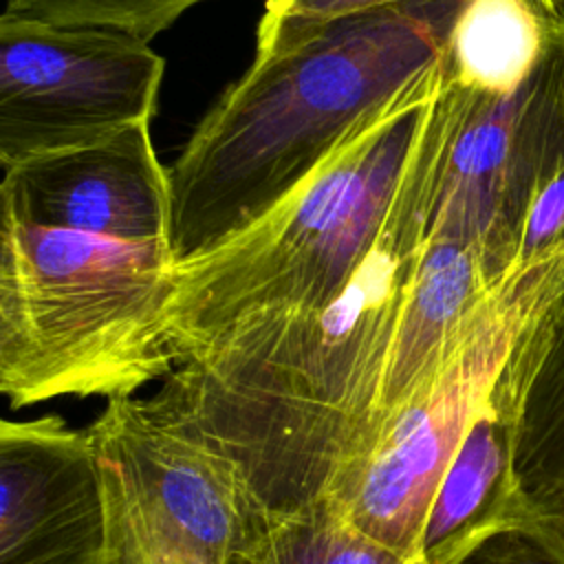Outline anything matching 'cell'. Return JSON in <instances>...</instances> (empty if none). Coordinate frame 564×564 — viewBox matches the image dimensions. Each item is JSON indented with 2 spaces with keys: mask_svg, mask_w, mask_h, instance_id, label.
<instances>
[{
  "mask_svg": "<svg viewBox=\"0 0 564 564\" xmlns=\"http://www.w3.org/2000/svg\"><path fill=\"white\" fill-rule=\"evenodd\" d=\"M443 62L379 240L324 311L236 322L176 357L156 397L238 474L267 522L341 509L381 434L390 352L419 264L463 86Z\"/></svg>",
  "mask_w": 564,
  "mask_h": 564,
  "instance_id": "1",
  "label": "cell"
},
{
  "mask_svg": "<svg viewBox=\"0 0 564 564\" xmlns=\"http://www.w3.org/2000/svg\"><path fill=\"white\" fill-rule=\"evenodd\" d=\"M465 2L359 11L280 55L253 57L167 170L174 267L267 216L359 123L432 70Z\"/></svg>",
  "mask_w": 564,
  "mask_h": 564,
  "instance_id": "2",
  "label": "cell"
},
{
  "mask_svg": "<svg viewBox=\"0 0 564 564\" xmlns=\"http://www.w3.org/2000/svg\"><path fill=\"white\" fill-rule=\"evenodd\" d=\"M441 73L443 59L359 123L258 223L174 267V361L236 322L324 311L348 289L379 240Z\"/></svg>",
  "mask_w": 564,
  "mask_h": 564,
  "instance_id": "3",
  "label": "cell"
},
{
  "mask_svg": "<svg viewBox=\"0 0 564 564\" xmlns=\"http://www.w3.org/2000/svg\"><path fill=\"white\" fill-rule=\"evenodd\" d=\"M167 242H123L0 214V390L11 408L130 397L174 368Z\"/></svg>",
  "mask_w": 564,
  "mask_h": 564,
  "instance_id": "4",
  "label": "cell"
},
{
  "mask_svg": "<svg viewBox=\"0 0 564 564\" xmlns=\"http://www.w3.org/2000/svg\"><path fill=\"white\" fill-rule=\"evenodd\" d=\"M427 236L474 247L498 284L564 275V18L513 93L463 86Z\"/></svg>",
  "mask_w": 564,
  "mask_h": 564,
  "instance_id": "5",
  "label": "cell"
},
{
  "mask_svg": "<svg viewBox=\"0 0 564 564\" xmlns=\"http://www.w3.org/2000/svg\"><path fill=\"white\" fill-rule=\"evenodd\" d=\"M101 564H229L249 529L236 469L156 394L108 399L88 427Z\"/></svg>",
  "mask_w": 564,
  "mask_h": 564,
  "instance_id": "6",
  "label": "cell"
},
{
  "mask_svg": "<svg viewBox=\"0 0 564 564\" xmlns=\"http://www.w3.org/2000/svg\"><path fill=\"white\" fill-rule=\"evenodd\" d=\"M163 70V57L130 33L2 11V170L150 123Z\"/></svg>",
  "mask_w": 564,
  "mask_h": 564,
  "instance_id": "7",
  "label": "cell"
},
{
  "mask_svg": "<svg viewBox=\"0 0 564 564\" xmlns=\"http://www.w3.org/2000/svg\"><path fill=\"white\" fill-rule=\"evenodd\" d=\"M544 295L540 275L507 289L438 370L390 414L339 509L359 531L416 564L434 491L496 390L520 333L544 308Z\"/></svg>",
  "mask_w": 564,
  "mask_h": 564,
  "instance_id": "8",
  "label": "cell"
},
{
  "mask_svg": "<svg viewBox=\"0 0 564 564\" xmlns=\"http://www.w3.org/2000/svg\"><path fill=\"white\" fill-rule=\"evenodd\" d=\"M0 207L2 216L29 225L167 242L170 172L156 156L150 123H134L90 145L4 167Z\"/></svg>",
  "mask_w": 564,
  "mask_h": 564,
  "instance_id": "9",
  "label": "cell"
},
{
  "mask_svg": "<svg viewBox=\"0 0 564 564\" xmlns=\"http://www.w3.org/2000/svg\"><path fill=\"white\" fill-rule=\"evenodd\" d=\"M104 505L88 427L0 423V564H101Z\"/></svg>",
  "mask_w": 564,
  "mask_h": 564,
  "instance_id": "10",
  "label": "cell"
},
{
  "mask_svg": "<svg viewBox=\"0 0 564 564\" xmlns=\"http://www.w3.org/2000/svg\"><path fill=\"white\" fill-rule=\"evenodd\" d=\"M529 511L516 467L513 401L498 381L434 491L416 564H463L491 538L520 531Z\"/></svg>",
  "mask_w": 564,
  "mask_h": 564,
  "instance_id": "11",
  "label": "cell"
},
{
  "mask_svg": "<svg viewBox=\"0 0 564 564\" xmlns=\"http://www.w3.org/2000/svg\"><path fill=\"white\" fill-rule=\"evenodd\" d=\"M513 284H498L474 247L425 238L390 352L381 430Z\"/></svg>",
  "mask_w": 564,
  "mask_h": 564,
  "instance_id": "12",
  "label": "cell"
},
{
  "mask_svg": "<svg viewBox=\"0 0 564 564\" xmlns=\"http://www.w3.org/2000/svg\"><path fill=\"white\" fill-rule=\"evenodd\" d=\"M516 412V467L529 496L564 469V293L520 333L502 372Z\"/></svg>",
  "mask_w": 564,
  "mask_h": 564,
  "instance_id": "13",
  "label": "cell"
},
{
  "mask_svg": "<svg viewBox=\"0 0 564 564\" xmlns=\"http://www.w3.org/2000/svg\"><path fill=\"white\" fill-rule=\"evenodd\" d=\"M229 564H412L359 531L335 505L251 522Z\"/></svg>",
  "mask_w": 564,
  "mask_h": 564,
  "instance_id": "14",
  "label": "cell"
},
{
  "mask_svg": "<svg viewBox=\"0 0 564 564\" xmlns=\"http://www.w3.org/2000/svg\"><path fill=\"white\" fill-rule=\"evenodd\" d=\"M205 0H4V11L55 22L106 26L150 42Z\"/></svg>",
  "mask_w": 564,
  "mask_h": 564,
  "instance_id": "15",
  "label": "cell"
},
{
  "mask_svg": "<svg viewBox=\"0 0 564 564\" xmlns=\"http://www.w3.org/2000/svg\"><path fill=\"white\" fill-rule=\"evenodd\" d=\"M401 2L410 0H267L256 33V57L280 55L333 20Z\"/></svg>",
  "mask_w": 564,
  "mask_h": 564,
  "instance_id": "16",
  "label": "cell"
},
{
  "mask_svg": "<svg viewBox=\"0 0 564 564\" xmlns=\"http://www.w3.org/2000/svg\"><path fill=\"white\" fill-rule=\"evenodd\" d=\"M463 564H557L524 531H509L485 542Z\"/></svg>",
  "mask_w": 564,
  "mask_h": 564,
  "instance_id": "17",
  "label": "cell"
},
{
  "mask_svg": "<svg viewBox=\"0 0 564 564\" xmlns=\"http://www.w3.org/2000/svg\"><path fill=\"white\" fill-rule=\"evenodd\" d=\"M520 531L533 538L557 564H564V491L531 502Z\"/></svg>",
  "mask_w": 564,
  "mask_h": 564,
  "instance_id": "18",
  "label": "cell"
},
{
  "mask_svg": "<svg viewBox=\"0 0 564 564\" xmlns=\"http://www.w3.org/2000/svg\"><path fill=\"white\" fill-rule=\"evenodd\" d=\"M557 491H564V469L538 494V496H533L531 498V502H535V500H542V498H549V496H553V494H557Z\"/></svg>",
  "mask_w": 564,
  "mask_h": 564,
  "instance_id": "19",
  "label": "cell"
}]
</instances>
